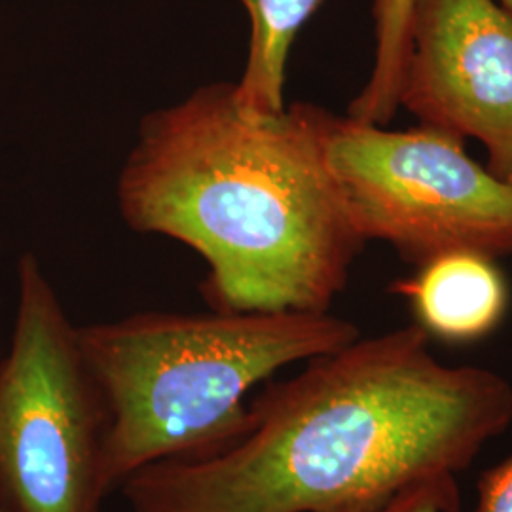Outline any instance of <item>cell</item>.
Here are the masks:
<instances>
[{
    "mask_svg": "<svg viewBox=\"0 0 512 512\" xmlns=\"http://www.w3.org/2000/svg\"><path fill=\"white\" fill-rule=\"evenodd\" d=\"M416 323L313 357L249 404L238 439L143 467L133 512H372L458 480L512 423V384L446 365Z\"/></svg>",
    "mask_w": 512,
    "mask_h": 512,
    "instance_id": "obj_1",
    "label": "cell"
},
{
    "mask_svg": "<svg viewBox=\"0 0 512 512\" xmlns=\"http://www.w3.org/2000/svg\"><path fill=\"white\" fill-rule=\"evenodd\" d=\"M336 114L298 101L239 110L234 82L150 112L118 179L122 217L209 266L222 311H330L368 243L329 162Z\"/></svg>",
    "mask_w": 512,
    "mask_h": 512,
    "instance_id": "obj_2",
    "label": "cell"
},
{
    "mask_svg": "<svg viewBox=\"0 0 512 512\" xmlns=\"http://www.w3.org/2000/svg\"><path fill=\"white\" fill-rule=\"evenodd\" d=\"M359 336L330 311H147L78 327L109 414V492L152 463L224 448L245 431L256 384Z\"/></svg>",
    "mask_w": 512,
    "mask_h": 512,
    "instance_id": "obj_3",
    "label": "cell"
},
{
    "mask_svg": "<svg viewBox=\"0 0 512 512\" xmlns=\"http://www.w3.org/2000/svg\"><path fill=\"white\" fill-rule=\"evenodd\" d=\"M109 414L37 256H21L0 361V497L10 512H101Z\"/></svg>",
    "mask_w": 512,
    "mask_h": 512,
    "instance_id": "obj_4",
    "label": "cell"
},
{
    "mask_svg": "<svg viewBox=\"0 0 512 512\" xmlns=\"http://www.w3.org/2000/svg\"><path fill=\"white\" fill-rule=\"evenodd\" d=\"M429 126L387 129L336 116L329 162L365 238L416 268L442 255H512V184Z\"/></svg>",
    "mask_w": 512,
    "mask_h": 512,
    "instance_id": "obj_5",
    "label": "cell"
},
{
    "mask_svg": "<svg viewBox=\"0 0 512 512\" xmlns=\"http://www.w3.org/2000/svg\"><path fill=\"white\" fill-rule=\"evenodd\" d=\"M399 107L482 143L512 184V14L495 0H416Z\"/></svg>",
    "mask_w": 512,
    "mask_h": 512,
    "instance_id": "obj_6",
    "label": "cell"
},
{
    "mask_svg": "<svg viewBox=\"0 0 512 512\" xmlns=\"http://www.w3.org/2000/svg\"><path fill=\"white\" fill-rule=\"evenodd\" d=\"M404 298L414 323L431 340L475 344L501 327L511 306V289L497 260L475 253L442 255L391 283Z\"/></svg>",
    "mask_w": 512,
    "mask_h": 512,
    "instance_id": "obj_7",
    "label": "cell"
},
{
    "mask_svg": "<svg viewBox=\"0 0 512 512\" xmlns=\"http://www.w3.org/2000/svg\"><path fill=\"white\" fill-rule=\"evenodd\" d=\"M249 18L245 69L234 82L239 110L253 118L285 109L287 63L294 38L323 0H239Z\"/></svg>",
    "mask_w": 512,
    "mask_h": 512,
    "instance_id": "obj_8",
    "label": "cell"
},
{
    "mask_svg": "<svg viewBox=\"0 0 512 512\" xmlns=\"http://www.w3.org/2000/svg\"><path fill=\"white\" fill-rule=\"evenodd\" d=\"M416 0H374V63L363 90L349 103V118L387 126L399 107L412 44Z\"/></svg>",
    "mask_w": 512,
    "mask_h": 512,
    "instance_id": "obj_9",
    "label": "cell"
},
{
    "mask_svg": "<svg viewBox=\"0 0 512 512\" xmlns=\"http://www.w3.org/2000/svg\"><path fill=\"white\" fill-rule=\"evenodd\" d=\"M458 480H442L414 488L372 512H458Z\"/></svg>",
    "mask_w": 512,
    "mask_h": 512,
    "instance_id": "obj_10",
    "label": "cell"
},
{
    "mask_svg": "<svg viewBox=\"0 0 512 512\" xmlns=\"http://www.w3.org/2000/svg\"><path fill=\"white\" fill-rule=\"evenodd\" d=\"M473 512H512V454L480 475Z\"/></svg>",
    "mask_w": 512,
    "mask_h": 512,
    "instance_id": "obj_11",
    "label": "cell"
},
{
    "mask_svg": "<svg viewBox=\"0 0 512 512\" xmlns=\"http://www.w3.org/2000/svg\"><path fill=\"white\" fill-rule=\"evenodd\" d=\"M501 8H505L509 14H512V0H495Z\"/></svg>",
    "mask_w": 512,
    "mask_h": 512,
    "instance_id": "obj_12",
    "label": "cell"
},
{
    "mask_svg": "<svg viewBox=\"0 0 512 512\" xmlns=\"http://www.w3.org/2000/svg\"><path fill=\"white\" fill-rule=\"evenodd\" d=\"M0 512H6V511H4V509H2V507H0Z\"/></svg>",
    "mask_w": 512,
    "mask_h": 512,
    "instance_id": "obj_13",
    "label": "cell"
}]
</instances>
